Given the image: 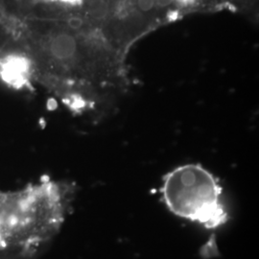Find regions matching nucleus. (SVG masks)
<instances>
[{"instance_id":"2","label":"nucleus","mask_w":259,"mask_h":259,"mask_svg":"<svg viewBox=\"0 0 259 259\" xmlns=\"http://www.w3.org/2000/svg\"><path fill=\"white\" fill-rule=\"evenodd\" d=\"M74 190L50 179L0 191V259H35L62 230Z\"/></svg>"},{"instance_id":"1","label":"nucleus","mask_w":259,"mask_h":259,"mask_svg":"<svg viewBox=\"0 0 259 259\" xmlns=\"http://www.w3.org/2000/svg\"><path fill=\"white\" fill-rule=\"evenodd\" d=\"M80 0H35L19 32L31 79L71 110L101 116L129 88L127 57L83 18Z\"/></svg>"},{"instance_id":"3","label":"nucleus","mask_w":259,"mask_h":259,"mask_svg":"<svg viewBox=\"0 0 259 259\" xmlns=\"http://www.w3.org/2000/svg\"><path fill=\"white\" fill-rule=\"evenodd\" d=\"M160 192L171 212L207 230L219 229L229 220L222 186L200 164L188 163L168 172Z\"/></svg>"}]
</instances>
